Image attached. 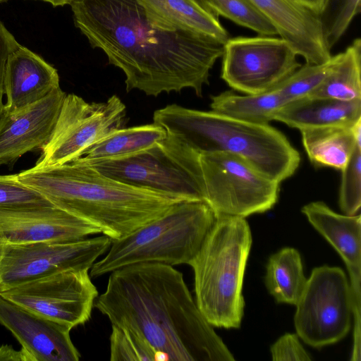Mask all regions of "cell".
Returning a JSON list of instances; mask_svg holds the SVG:
<instances>
[{"label":"cell","instance_id":"obj_1","mask_svg":"<svg viewBox=\"0 0 361 361\" xmlns=\"http://www.w3.org/2000/svg\"><path fill=\"white\" fill-rule=\"evenodd\" d=\"M75 26L126 76L128 91L147 95L190 88L202 96L224 43L153 26L136 0H72Z\"/></svg>","mask_w":361,"mask_h":361},{"label":"cell","instance_id":"obj_2","mask_svg":"<svg viewBox=\"0 0 361 361\" xmlns=\"http://www.w3.org/2000/svg\"><path fill=\"white\" fill-rule=\"evenodd\" d=\"M94 307L147 343L157 360H235L173 266L140 263L111 272Z\"/></svg>","mask_w":361,"mask_h":361},{"label":"cell","instance_id":"obj_3","mask_svg":"<svg viewBox=\"0 0 361 361\" xmlns=\"http://www.w3.org/2000/svg\"><path fill=\"white\" fill-rule=\"evenodd\" d=\"M17 175L55 207L86 220L112 240L128 235L183 201L119 182L74 160L32 167Z\"/></svg>","mask_w":361,"mask_h":361},{"label":"cell","instance_id":"obj_4","mask_svg":"<svg viewBox=\"0 0 361 361\" xmlns=\"http://www.w3.org/2000/svg\"><path fill=\"white\" fill-rule=\"evenodd\" d=\"M153 121L200 154L222 152L237 155L279 183L292 176L300 163L299 152L269 124L252 123L177 104L155 111Z\"/></svg>","mask_w":361,"mask_h":361},{"label":"cell","instance_id":"obj_5","mask_svg":"<svg viewBox=\"0 0 361 361\" xmlns=\"http://www.w3.org/2000/svg\"><path fill=\"white\" fill-rule=\"evenodd\" d=\"M252 245L244 217L221 214L190 264L195 302L212 326L238 329L244 313V273Z\"/></svg>","mask_w":361,"mask_h":361},{"label":"cell","instance_id":"obj_6","mask_svg":"<svg viewBox=\"0 0 361 361\" xmlns=\"http://www.w3.org/2000/svg\"><path fill=\"white\" fill-rule=\"evenodd\" d=\"M216 216L204 201L178 202L128 235L112 240L106 255L90 268V275L96 278L140 263L190 265Z\"/></svg>","mask_w":361,"mask_h":361},{"label":"cell","instance_id":"obj_7","mask_svg":"<svg viewBox=\"0 0 361 361\" xmlns=\"http://www.w3.org/2000/svg\"><path fill=\"white\" fill-rule=\"evenodd\" d=\"M80 163L131 186L181 200H206L200 154L169 134L128 157Z\"/></svg>","mask_w":361,"mask_h":361},{"label":"cell","instance_id":"obj_8","mask_svg":"<svg viewBox=\"0 0 361 361\" xmlns=\"http://www.w3.org/2000/svg\"><path fill=\"white\" fill-rule=\"evenodd\" d=\"M295 306L297 335L313 348L336 343L351 329V289L340 267L324 265L313 269Z\"/></svg>","mask_w":361,"mask_h":361},{"label":"cell","instance_id":"obj_9","mask_svg":"<svg viewBox=\"0 0 361 361\" xmlns=\"http://www.w3.org/2000/svg\"><path fill=\"white\" fill-rule=\"evenodd\" d=\"M205 202L217 215L245 218L264 213L277 202L280 183L259 173L243 158L215 152L200 154Z\"/></svg>","mask_w":361,"mask_h":361},{"label":"cell","instance_id":"obj_10","mask_svg":"<svg viewBox=\"0 0 361 361\" xmlns=\"http://www.w3.org/2000/svg\"><path fill=\"white\" fill-rule=\"evenodd\" d=\"M125 117L126 106L116 94L106 102L89 103L75 94H66L51 137L33 168L77 159L91 145L123 128Z\"/></svg>","mask_w":361,"mask_h":361},{"label":"cell","instance_id":"obj_11","mask_svg":"<svg viewBox=\"0 0 361 361\" xmlns=\"http://www.w3.org/2000/svg\"><path fill=\"white\" fill-rule=\"evenodd\" d=\"M111 242L104 235L69 241L0 242V292L60 271L90 270Z\"/></svg>","mask_w":361,"mask_h":361},{"label":"cell","instance_id":"obj_12","mask_svg":"<svg viewBox=\"0 0 361 361\" xmlns=\"http://www.w3.org/2000/svg\"><path fill=\"white\" fill-rule=\"evenodd\" d=\"M286 39L275 36L236 37L224 44L221 78L246 94L267 92L302 65Z\"/></svg>","mask_w":361,"mask_h":361},{"label":"cell","instance_id":"obj_13","mask_svg":"<svg viewBox=\"0 0 361 361\" xmlns=\"http://www.w3.org/2000/svg\"><path fill=\"white\" fill-rule=\"evenodd\" d=\"M89 269H71L0 292L6 300L71 329L91 317L98 291Z\"/></svg>","mask_w":361,"mask_h":361},{"label":"cell","instance_id":"obj_14","mask_svg":"<svg viewBox=\"0 0 361 361\" xmlns=\"http://www.w3.org/2000/svg\"><path fill=\"white\" fill-rule=\"evenodd\" d=\"M98 233L97 226L55 206L0 207V242L69 241Z\"/></svg>","mask_w":361,"mask_h":361},{"label":"cell","instance_id":"obj_15","mask_svg":"<svg viewBox=\"0 0 361 361\" xmlns=\"http://www.w3.org/2000/svg\"><path fill=\"white\" fill-rule=\"evenodd\" d=\"M66 93L59 87L44 98L0 117V166L13 165L49 141Z\"/></svg>","mask_w":361,"mask_h":361},{"label":"cell","instance_id":"obj_16","mask_svg":"<svg viewBox=\"0 0 361 361\" xmlns=\"http://www.w3.org/2000/svg\"><path fill=\"white\" fill-rule=\"evenodd\" d=\"M0 324L17 339L32 361H78L71 329L21 307L0 295Z\"/></svg>","mask_w":361,"mask_h":361},{"label":"cell","instance_id":"obj_17","mask_svg":"<svg viewBox=\"0 0 361 361\" xmlns=\"http://www.w3.org/2000/svg\"><path fill=\"white\" fill-rule=\"evenodd\" d=\"M309 222L338 252L348 271L354 327L361 326V216L339 214L324 202H310L301 209Z\"/></svg>","mask_w":361,"mask_h":361},{"label":"cell","instance_id":"obj_18","mask_svg":"<svg viewBox=\"0 0 361 361\" xmlns=\"http://www.w3.org/2000/svg\"><path fill=\"white\" fill-rule=\"evenodd\" d=\"M288 41L305 63L319 64L332 56L318 16L296 0H247Z\"/></svg>","mask_w":361,"mask_h":361},{"label":"cell","instance_id":"obj_19","mask_svg":"<svg viewBox=\"0 0 361 361\" xmlns=\"http://www.w3.org/2000/svg\"><path fill=\"white\" fill-rule=\"evenodd\" d=\"M3 111L11 113L35 103L60 87L57 70L20 44L6 61Z\"/></svg>","mask_w":361,"mask_h":361},{"label":"cell","instance_id":"obj_20","mask_svg":"<svg viewBox=\"0 0 361 361\" xmlns=\"http://www.w3.org/2000/svg\"><path fill=\"white\" fill-rule=\"evenodd\" d=\"M149 22L165 31L208 36L225 43L229 34L199 0H136Z\"/></svg>","mask_w":361,"mask_h":361},{"label":"cell","instance_id":"obj_21","mask_svg":"<svg viewBox=\"0 0 361 361\" xmlns=\"http://www.w3.org/2000/svg\"><path fill=\"white\" fill-rule=\"evenodd\" d=\"M361 119V99L343 101L328 97H305L283 105L274 120L305 129L351 126Z\"/></svg>","mask_w":361,"mask_h":361},{"label":"cell","instance_id":"obj_22","mask_svg":"<svg viewBox=\"0 0 361 361\" xmlns=\"http://www.w3.org/2000/svg\"><path fill=\"white\" fill-rule=\"evenodd\" d=\"M353 126L300 130L302 145L311 163L317 167L341 171L355 147H361V143L355 137Z\"/></svg>","mask_w":361,"mask_h":361},{"label":"cell","instance_id":"obj_23","mask_svg":"<svg viewBox=\"0 0 361 361\" xmlns=\"http://www.w3.org/2000/svg\"><path fill=\"white\" fill-rule=\"evenodd\" d=\"M166 135V130L154 123L121 128L91 145L74 160L91 162L128 157L148 148Z\"/></svg>","mask_w":361,"mask_h":361},{"label":"cell","instance_id":"obj_24","mask_svg":"<svg viewBox=\"0 0 361 361\" xmlns=\"http://www.w3.org/2000/svg\"><path fill=\"white\" fill-rule=\"evenodd\" d=\"M211 111L233 118L257 124H269L286 103L273 88L256 94L239 95L226 91L211 97Z\"/></svg>","mask_w":361,"mask_h":361},{"label":"cell","instance_id":"obj_25","mask_svg":"<svg viewBox=\"0 0 361 361\" xmlns=\"http://www.w3.org/2000/svg\"><path fill=\"white\" fill-rule=\"evenodd\" d=\"M265 285L278 303L295 305L307 279L299 252L284 247L272 255L267 264Z\"/></svg>","mask_w":361,"mask_h":361},{"label":"cell","instance_id":"obj_26","mask_svg":"<svg viewBox=\"0 0 361 361\" xmlns=\"http://www.w3.org/2000/svg\"><path fill=\"white\" fill-rule=\"evenodd\" d=\"M307 97L343 101L361 99V39H355L341 52L339 61L324 81Z\"/></svg>","mask_w":361,"mask_h":361},{"label":"cell","instance_id":"obj_27","mask_svg":"<svg viewBox=\"0 0 361 361\" xmlns=\"http://www.w3.org/2000/svg\"><path fill=\"white\" fill-rule=\"evenodd\" d=\"M341 56V52L323 63H305L274 88L279 91L286 104L307 97L324 81Z\"/></svg>","mask_w":361,"mask_h":361},{"label":"cell","instance_id":"obj_28","mask_svg":"<svg viewBox=\"0 0 361 361\" xmlns=\"http://www.w3.org/2000/svg\"><path fill=\"white\" fill-rule=\"evenodd\" d=\"M214 16H222L258 35L276 36L271 23L247 0H199Z\"/></svg>","mask_w":361,"mask_h":361},{"label":"cell","instance_id":"obj_29","mask_svg":"<svg viewBox=\"0 0 361 361\" xmlns=\"http://www.w3.org/2000/svg\"><path fill=\"white\" fill-rule=\"evenodd\" d=\"M361 0H326L318 15L323 37L331 50L345 33L355 16L360 13Z\"/></svg>","mask_w":361,"mask_h":361},{"label":"cell","instance_id":"obj_30","mask_svg":"<svg viewBox=\"0 0 361 361\" xmlns=\"http://www.w3.org/2000/svg\"><path fill=\"white\" fill-rule=\"evenodd\" d=\"M110 360L155 361L157 355L147 343L130 331L111 326Z\"/></svg>","mask_w":361,"mask_h":361},{"label":"cell","instance_id":"obj_31","mask_svg":"<svg viewBox=\"0 0 361 361\" xmlns=\"http://www.w3.org/2000/svg\"><path fill=\"white\" fill-rule=\"evenodd\" d=\"M339 207L345 215H355L361 206V147H356L341 170Z\"/></svg>","mask_w":361,"mask_h":361},{"label":"cell","instance_id":"obj_32","mask_svg":"<svg viewBox=\"0 0 361 361\" xmlns=\"http://www.w3.org/2000/svg\"><path fill=\"white\" fill-rule=\"evenodd\" d=\"M54 206L36 190L22 183L18 175H0V207Z\"/></svg>","mask_w":361,"mask_h":361},{"label":"cell","instance_id":"obj_33","mask_svg":"<svg viewBox=\"0 0 361 361\" xmlns=\"http://www.w3.org/2000/svg\"><path fill=\"white\" fill-rule=\"evenodd\" d=\"M272 360L274 361H310L309 353L300 343L298 335L285 334L270 348Z\"/></svg>","mask_w":361,"mask_h":361},{"label":"cell","instance_id":"obj_34","mask_svg":"<svg viewBox=\"0 0 361 361\" xmlns=\"http://www.w3.org/2000/svg\"><path fill=\"white\" fill-rule=\"evenodd\" d=\"M20 46L14 36L0 21V117L2 114L4 104V73L6 63L9 54Z\"/></svg>","mask_w":361,"mask_h":361},{"label":"cell","instance_id":"obj_35","mask_svg":"<svg viewBox=\"0 0 361 361\" xmlns=\"http://www.w3.org/2000/svg\"><path fill=\"white\" fill-rule=\"evenodd\" d=\"M0 360L32 361V359L22 348L16 350L11 345H2L0 347Z\"/></svg>","mask_w":361,"mask_h":361},{"label":"cell","instance_id":"obj_36","mask_svg":"<svg viewBox=\"0 0 361 361\" xmlns=\"http://www.w3.org/2000/svg\"><path fill=\"white\" fill-rule=\"evenodd\" d=\"M306 8L317 16L324 8L326 0H296Z\"/></svg>","mask_w":361,"mask_h":361},{"label":"cell","instance_id":"obj_37","mask_svg":"<svg viewBox=\"0 0 361 361\" xmlns=\"http://www.w3.org/2000/svg\"><path fill=\"white\" fill-rule=\"evenodd\" d=\"M51 4L54 7L70 5L72 0H39Z\"/></svg>","mask_w":361,"mask_h":361},{"label":"cell","instance_id":"obj_38","mask_svg":"<svg viewBox=\"0 0 361 361\" xmlns=\"http://www.w3.org/2000/svg\"><path fill=\"white\" fill-rule=\"evenodd\" d=\"M8 1V0H0V3L4 2V1Z\"/></svg>","mask_w":361,"mask_h":361}]
</instances>
